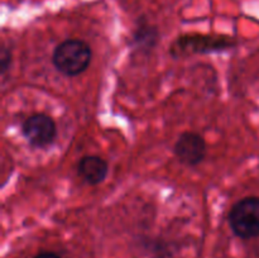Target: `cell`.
<instances>
[{
    "mask_svg": "<svg viewBox=\"0 0 259 258\" xmlns=\"http://www.w3.org/2000/svg\"><path fill=\"white\" fill-rule=\"evenodd\" d=\"M228 222L240 239L259 237V197L247 196L235 202L228 215Z\"/></svg>",
    "mask_w": 259,
    "mask_h": 258,
    "instance_id": "obj_2",
    "label": "cell"
},
{
    "mask_svg": "<svg viewBox=\"0 0 259 258\" xmlns=\"http://www.w3.org/2000/svg\"><path fill=\"white\" fill-rule=\"evenodd\" d=\"M77 174L91 186L101 184L109 174V164L99 156H83L77 163Z\"/></svg>",
    "mask_w": 259,
    "mask_h": 258,
    "instance_id": "obj_6",
    "label": "cell"
},
{
    "mask_svg": "<svg viewBox=\"0 0 259 258\" xmlns=\"http://www.w3.org/2000/svg\"><path fill=\"white\" fill-rule=\"evenodd\" d=\"M159 42V30L156 25L147 22H141L134 29L132 35V46L134 50L139 51L143 55H148L156 48Z\"/></svg>",
    "mask_w": 259,
    "mask_h": 258,
    "instance_id": "obj_7",
    "label": "cell"
},
{
    "mask_svg": "<svg viewBox=\"0 0 259 258\" xmlns=\"http://www.w3.org/2000/svg\"><path fill=\"white\" fill-rule=\"evenodd\" d=\"M93 58L89 43L82 39H66L55 48L52 63L56 70L67 77H75L88 70Z\"/></svg>",
    "mask_w": 259,
    "mask_h": 258,
    "instance_id": "obj_1",
    "label": "cell"
},
{
    "mask_svg": "<svg viewBox=\"0 0 259 258\" xmlns=\"http://www.w3.org/2000/svg\"><path fill=\"white\" fill-rule=\"evenodd\" d=\"M13 61V55L12 51L7 47V46H3L2 51H0V72H2V77L4 78L7 72L9 71L10 66H12Z\"/></svg>",
    "mask_w": 259,
    "mask_h": 258,
    "instance_id": "obj_8",
    "label": "cell"
},
{
    "mask_svg": "<svg viewBox=\"0 0 259 258\" xmlns=\"http://www.w3.org/2000/svg\"><path fill=\"white\" fill-rule=\"evenodd\" d=\"M33 258H61V257L55 252H40Z\"/></svg>",
    "mask_w": 259,
    "mask_h": 258,
    "instance_id": "obj_9",
    "label": "cell"
},
{
    "mask_svg": "<svg viewBox=\"0 0 259 258\" xmlns=\"http://www.w3.org/2000/svg\"><path fill=\"white\" fill-rule=\"evenodd\" d=\"M174 152L181 163L190 167L197 166L206 157V142L199 133L185 132L175 143Z\"/></svg>",
    "mask_w": 259,
    "mask_h": 258,
    "instance_id": "obj_5",
    "label": "cell"
},
{
    "mask_svg": "<svg viewBox=\"0 0 259 258\" xmlns=\"http://www.w3.org/2000/svg\"><path fill=\"white\" fill-rule=\"evenodd\" d=\"M235 46L234 39L230 37L222 35H201V34H186L179 37V39L171 45L169 53L175 58L186 57L196 53H210L218 51L228 50Z\"/></svg>",
    "mask_w": 259,
    "mask_h": 258,
    "instance_id": "obj_3",
    "label": "cell"
},
{
    "mask_svg": "<svg viewBox=\"0 0 259 258\" xmlns=\"http://www.w3.org/2000/svg\"><path fill=\"white\" fill-rule=\"evenodd\" d=\"M22 134L32 148H46L55 142L57 125L47 114H33L23 121Z\"/></svg>",
    "mask_w": 259,
    "mask_h": 258,
    "instance_id": "obj_4",
    "label": "cell"
}]
</instances>
